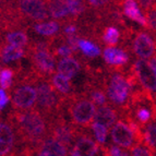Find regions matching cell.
<instances>
[{"label":"cell","instance_id":"13","mask_svg":"<svg viewBox=\"0 0 156 156\" xmlns=\"http://www.w3.org/2000/svg\"><path fill=\"white\" fill-rule=\"evenodd\" d=\"M120 119H121L120 110L108 103L97 108L95 117H94V122H98L105 126L107 129H112Z\"/></svg>","mask_w":156,"mask_h":156},{"label":"cell","instance_id":"16","mask_svg":"<svg viewBox=\"0 0 156 156\" xmlns=\"http://www.w3.org/2000/svg\"><path fill=\"white\" fill-rule=\"evenodd\" d=\"M47 5L50 18L54 19V21H58L61 24L71 21L70 12L66 0H47Z\"/></svg>","mask_w":156,"mask_h":156},{"label":"cell","instance_id":"21","mask_svg":"<svg viewBox=\"0 0 156 156\" xmlns=\"http://www.w3.org/2000/svg\"><path fill=\"white\" fill-rule=\"evenodd\" d=\"M37 148H42V150L49 152L52 156H70V150L50 135L44 139Z\"/></svg>","mask_w":156,"mask_h":156},{"label":"cell","instance_id":"8","mask_svg":"<svg viewBox=\"0 0 156 156\" xmlns=\"http://www.w3.org/2000/svg\"><path fill=\"white\" fill-rule=\"evenodd\" d=\"M81 128L76 127L67 119L65 115L49 120V135L67 146L69 150L76 143Z\"/></svg>","mask_w":156,"mask_h":156},{"label":"cell","instance_id":"24","mask_svg":"<svg viewBox=\"0 0 156 156\" xmlns=\"http://www.w3.org/2000/svg\"><path fill=\"white\" fill-rule=\"evenodd\" d=\"M121 39V31L117 26L107 25L103 30L101 35V43L107 47H115L116 45H119Z\"/></svg>","mask_w":156,"mask_h":156},{"label":"cell","instance_id":"9","mask_svg":"<svg viewBox=\"0 0 156 156\" xmlns=\"http://www.w3.org/2000/svg\"><path fill=\"white\" fill-rule=\"evenodd\" d=\"M0 129V156H16L20 142L16 129L8 118L2 119Z\"/></svg>","mask_w":156,"mask_h":156},{"label":"cell","instance_id":"2","mask_svg":"<svg viewBox=\"0 0 156 156\" xmlns=\"http://www.w3.org/2000/svg\"><path fill=\"white\" fill-rule=\"evenodd\" d=\"M131 62L127 66H107L105 67L106 92L108 101H109V104H112V106L120 110L128 108L130 104L132 90H131L127 72Z\"/></svg>","mask_w":156,"mask_h":156},{"label":"cell","instance_id":"10","mask_svg":"<svg viewBox=\"0 0 156 156\" xmlns=\"http://www.w3.org/2000/svg\"><path fill=\"white\" fill-rule=\"evenodd\" d=\"M101 146L92 138L89 129H80L76 143L70 148V156H99Z\"/></svg>","mask_w":156,"mask_h":156},{"label":"cell","instance_id":"19","mask_svg":"<svg viewBox=\"0 0 156 156\" xmlns=\"http://www.w3.org/2000/svg\"><path fill=\"white\" fill-rule=\"evenodd\" d=\"M31 39L29 37L27 31L19 30V31H11L1 33V43L12 45V46L26 48L29 46Z\"/></svg>","mask_w":156,"mask_h":156},{"label":"cell","instance_id":"1","mask_svg":"<svg viewBox=\"0 0 156 156\" xmlns=\"http://www.w3.org/2000/svg\"><path fill=\"white\" fill-rule=\"evenodd\" d=\"M7 118L16 129L20 147L30 146L37 148L41 142L49 135V121L36 108L26 112L12 109Z\"/></svg>","mask_w":156,"mask_h":156},{"label":"cell","instance_id":"36","mask_svg":"<svg viewBox=\"0 0 156 156\" xmlns=\"http://www.w3.org/2000/svg\"><path fill=\"white\" fill-rule=\"evenodd\" d=\"M122 156H131V155H129V154H128L127 152H125V154H123Z\"/></svg>","mask_w":156,"mask_h":156},{"label":"cell","instance_id":"6","mask_svg":"<svg viewBox=\"0 0 156 156\" xmlns=\"http://www.w3.org/2000/svg\"><path fill=\"white\" fill-rule=\"evenodd\" d=\"M123 50L131 56L132 60L152 59L156 56V37L147 30H136Z\"/></svg>","mask_w":156,"mask_h":156},{"label":"cell","instance_id":"29","mask_svg":"<svg viewBox=\"0 0 156 156\" xmlns=\"http://www.w3.org/2000/svg\"><path fill=\"white\" fill-rule=\"evenodd\" d=\"M92 132H93V135L96 139V142H98V144L101 145H104L106 143L107 140V135H108V130L105 126L101 125L98 122H93L91 126Z\"/></svg>","mask_w":156,"mask_h":156},{"label":"cell","instance_id":"32","mask_svg":"<svg viewBox=\"0 0 156 156\" xmlns=\"http://www.w3.org/2000/svg\"><path fill=\"white\" fill-rule=\"evenodd\" d=\"M136 2L140 5V9L142 11V13L145 14L152 8V5L156 2V0H136Z\"/></svg>","mask_w":156,"mask_h":156},{"label":"cell","instance_id":"14","mask_svg":"<svg viewBox=\"0 0 156 156\" xmlns=\"http://www.w3.org/2000/svg\"><path fill=\"white\" fill-rule=\"evenodd\" d=\"M103 58L108 66H127L132 61L127 51L116 47H105Z\"/></svg>","mask_w":156,"mask_h":156},{"label":"cell","instance_id":"11","mask_svg":"<svg viewBox=\"0 0 156 156\" xmlns=\"http://www.w3.org/2000/svg\"><path fill=\"white\" fill-rule=\"evenodd\" d=\"M110 138L115 144L123 150H131L136 145L131 128L126 120L120 119L110 130Z\"/></svg>","mask_w":156,"mask_h":156},{"label":"cell","instance_id":"17","mask_svg":"<svg viewBox=\"0 0 156 156\" xmlns=\"http://www.w3.org/2000/svg\"><path fill=\"white\" fill-rule=\"evenodd\" d=\"M30 30L39 34L41 36H44L46 38H51V37H55L61 34L62 25L58 21L38 22V23H32L30 26Z\"/></svg>","mask_w":156,"mask_h":156},{"label":"cell","instance_id":"26","mask_svg":"<svg viewBox=\"0 0 156 156\" xmlns=\"http://www.w3.org/2000/svg\"><path fill=\"white\" fill-rule=\"evenodd\" d=\"M16 76V67H1V71H0V85H1V89L10 93L13 84H14Z\"/></svg>","mask_w":156,"mask_h":156},{"label":"cell","instance_id":"12","mask_svg":"<svg viewBox=\"0 0 156 156\" xmlns=\"http://www.w3.org/2000/svg\"><path fill=\"white\" fill-rule=\"evenodd\" d=\"M133 70L135 76L140 81L141 85L148 91L154 92L156 90V76L152 70L150 63L146 60H133Z\"/></svg>","mask_w":156,"mask_h":156},{"label":"cell","instance_id":"33","mask_svg":"<svg viewBox=\"0 0 156 156\" xmlns=\"http://www.w3.org/2000/svg\"><path fill=\"white\" fill-rule=\"evenodd\" d=\"M10 94L8 93L7 91H5V90L1 89V91H0V97H1V109H3L5 107V105L8 104L9 99H10V96H9Z\"/></svg>","mask_w":156,"mask_h":156},{"label":"cell","instance_id":"31","mask_svg":"<svg viewBox=\"0 0 156 156\" xmlns=\"http://www.w3.org/2000/svg\"><path fill=\"white\" fill-rule=\"evenodd\" d=\"M131 156H155L153 152L143 144H138L130 150Z\"/></svg>","mask_w":156,"mask_h":156},{"label":"cell","instance_id":"3","mask_svg":"<svg viewBox=\"0 0 156 156\" xmlns=\"http://www.w3.org/2000/svg\"><path fill=\"white\" fill-rule=\"evenodd\" d=\"M37 91L36 109L48 119V121L60 115L66 116V97L55 90L49 78L41 76L35 83Z\"/></svg>","mask_w":156,"mask_h":156},{"label":"cell","instance_id":"30","mask_svg":"<svg viewBox=\"0 0 156 156\" xmlns=\"http://www.w3.org/2000/svg\"><path fill=\"white\" fill-rule=\"evenodd\" d=\"M147 21V31L156 37V2L144 14Z\"/></svg>","mask_w":156,"mask_h":156},{"label":"cell","instance_id":"27","mask_svg":"<svg viewBox=\"0 0 156 156\" xmlns=\"http://www.w3.org/2000/svg\"><path fill=\"white\" fill-rule=\"evenodd\" d=\"M79 48L81 52L83 54L84 57L86 58H95L101 55V47L99 45L92 43L91 41L87 39H80L79 42Z\"/></svg>","mask_w":156,"mask_h":156},{"label":"cell","instance_id":"25","mask_svg":"<svg viewBox=\"0 0 156 156\" xmlns=\"http://www.w3.org/2000/svg\"><path fill=\"white\" fill-rule=\"evenodd\" d=\"M142 129H143L144 134L143 145H145L154 154H156V121L155 120H151L150 122L143 126Z\"/></svg>","mask_w":156,"mask_h":156},{"label":"cell","instance_id":"18","mask_svg":"<svg viewBox=\"0 0 156 156\" xmlns=\"http://www.w3.org/2000/svg\"><path fill=\"white\" fill-rule=\"evenodd\" d=\"M122 11L125 16L130 19L132 21L139 23L141 26H143L147 30V21L144 14L140 9V5L136 2V0H125L122 5Z\"/></svg>","mask_w":156,"mask_h":156},{"label":"cell","instance_id":"7","mask_svg":"<svg viewBox=\"0 0 156 156\" xmlns=\"http://www.w3.org/2000/svg\"><path fill=\"white\" fill-rule=\"evenodd\" d=\"M10 93L13 110L26 112L36 108L37 91L34 84L27 81L16 80Z\"/></svg>","mask_w":156,"mask_h":156},{"label":"cell","instance_id":"20","mask_svg":"<svg viewBox=\"0 0 156 156\" xmlns=\"http://www.w3.org/2000/svg\"><path fill=\"white\" fill-rule=\"evenodd\" d=\"M50 82H51L52 86L55 87V90L58 93L61 95L62 97H69L71 95L76 93L74 86L71 83V80H68L67 78H65L63 76L59 74L58 72H55L49 78Z\"/></svg>","mask_w":156,"mask_h":156},{"label":"cell","instance_id":"22","mask_svg":"<svg viewBox=\"0 0 156 156\" xmlns=\"http://www.w3.org/2000/svg\"><path fill=\"white\" fill-rule=\"evenodd\" d=\"M23 57H26V48L1 43V65L2 66L12 61H18Z\"/></svg>","mask_w":156,"mask_h":156},{"label":"cell","instance_id":"28","mask_svg":"<svg viewBox=\"0 0 156 156\" xmlns=\"http://www.w3.org/2000/svg\"><path fill=\"white\" fill-rule=\"evenodd\" d=\"M86 2L92 11L101 14L112 8L115 5V0H86Z\"/></svg>","mask_w":156,"mask_h":156},{"label":"cell","instance_id":"34","mask_svg":"<svg viewBox=\"0 0 156 156\" xmlns=\"http://www.w3.org/2000/svg\"><path fill=\"white\" fill-rule=\"evenodd\" d=\"M34 156H52L49 152L45 151V150H42V148H36L35 150V154Z\"/></svg>","mask_w":156,"mask_h":156},{"label":"cell","instance_id":"35","mask_svg":"<svg viewBox=\"0 0 156 156\" xmlns=\"http://www.w3.org/2000/svg\"><path fill=\"white\" fill-rule=\"evenodd\" d=\"M148 63H150V66H151V68H152V70L154 71V73H155V76H156V56L152 58V59L148 60Z\"/></svg>","mask_w":156,"mask_h":156},{"label":"cell","instance_id":"37","mask_svg":"<svg viewBox=\"0 0 156 156\" xmlns=\"http://www.w3.org/2000/svg\"><path fill=\"white\" fill-rule=\"evenodd\" d=\"M16 156H22V155H20V154H18V155H16Z\"/></svg>","mask_w":156,"mask_h":156},{"label":"cell","instance_id":"23","mask_svg":"<svg viewBox=\"0 0 156 156\" xmlns=\"http://www.w3.org/2000/svg\"><path fill=\"white\" fill-rule=\"evenodd\" d=\"M69 8L71 21L78 22L80 19L84 18L91 12L86 0H66Z\"/></svg>","mask_w":156,"mask_h":156},{"label":"cell","instance_id":"5","mask_svg":"<svg viewBox=\"0 0 156 156\" xmlns=\"http://www.w3.org/2000/svg\"><path fill=\"white\" fill-rule=\"evenodd\" d=\"M96 110V105L83 92H76L66 98V115H68L69 121L79 128H91Z\"/></svg>","mask_w":156,"mask_h":156},{"label":"cell","instance_id":"15","mask_svg":"<svg viewBox=\"0 0 156 156\" xmlns=\"http://www.w3.org/2000/svg\"><path fill=\"white\" fill-rule=\"evenodd\" d=\"M81 70H83V67L79 58L76 59L74 57H71L58 60L57 72L67 78L68 80H72L76 74H79Z\"/></svg>","mask_w":156,"mask_h":156},{"label":"cell","instance_id":"4","mask_svg":"<svg viewBox=\"0 0 156 156\" xmlns=\"http://www.w3.org/2000/svg\"><path fill=\"white\" fill-rule=\"evenodd\" d=\"M26 58L31 61L34 70L45 78H50L57 70L56 57L51 51V44L48 38H32L26 47Z\"/></svg>","mask_w":156,"mask_h":156}]
</instances>
